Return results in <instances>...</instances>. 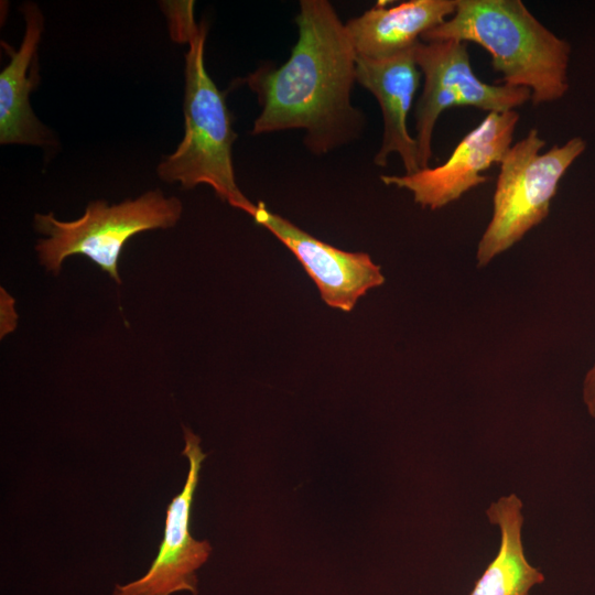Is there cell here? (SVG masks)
<instances>
[{
	"mask_svg": "<svg viewBox=\"0 0 595 595\" xmlns=\"http://www.w3.org/2000/svg\"><path fill=\"white\" fill-rule=\"evenodd\" d=\"M295 22L288 61L260 66L244 79L261 108L251 134L300 129L313 154H326L357 139L365 125L351 104L358 55L327 0H301Z\"/></svg>",
	"mask_w": 595,
	"mask_h": 595,
	"instance_id": "cell-1",
	"label": "cell"
},
{
	"mask_svg": "<svg viewBox=\"0 0 595 595\" xmlns=\"http://www.w3.org/2000/svg\"><path fill=\"white\" fill-rule=\"evenodd\" d=\"M171 39L188 44L185 54L183 101L184 137L175 151L162 158L156 167L161 180L180 183L184 190L209 185L234 208L252 215L257 204L240 191L232 162L237 133L226 94L217 88L204 61L207 26L197 23L194 1H163Z\"/></svg>",
	"mask_w": 595,
	"mask_h": 595,
	"instance_id": "cell-2",
	"label": "cell"
},
{
	"mask_svg": "<svg viewBox=\"0 0 595 595\" xmlns=\"http://www.w3.org/2000/svg\"><path fill=\"white\" fill-rule=\"evenodd\" d=\"M445 40L480 45L502 84L529 89L534 106L556 101L569 90L571 45L521 0H456L454 14L421 37Z\"/></svg>",
	"mask_w": 595,
	"mask_h": 595,
	"instance_id": "cell-3",
	"label": "cell"
},
{
	"mask_svg": "<svg viewBox=\"0 0 595 595\" xmlns=\"http://www.w3.org/2000/svg\"><path fill=\"white\" fill-rule=\"evenodd\" d=\"M544 145L538 129L532 128L510 147L500 162L491 219L477 247L479 267L512 247L547 218L560 180L586 149L581 137L541 153Z\"/></svg>",
	"mask_w": 595,
	"mask_h": 595,
	"instance_id": "cell-4",
	"label": "cell"
},
{
	"mask_svg": "<svg viewBox=\"0 0 595 595\" xmlns=\"http://www.w3.org/2000/svg\"><path fill=\"white\" fill-rule=\"evenodd\" d=\"M182 210L177 197H166L156 188L111 206L100 199L90 202L74 221L57 220L52 213L36 214L35 228L48 238L39 240L35 249L48 271L58 273L65 258L84 255L120 283L117 263L123 245L144 230L173 227Z\"/></svg>",
	"mask_w": 595,
	"mask_h": 595,
	"instance_id": "cell-5",
	"label": "cell"
},
{
	"mask_svg": "<svg viewBox=\"0 0 595 595\" xmlns=\"http://www.w3.org/2000/svg\"><path fill=\"white\" fill-rule=\"evenodd\" d=\"M415 63L423 75V89L415 107L419 164L430 166L432 137L441 113L453 107H475L489 112L515 110L531 91L480 80L473 71L467 45L456 40L415 44Z\"/></svg>",
	"mask_w": 595,
	"mask_h": 595,
	"instance_id": "cell-6",
	"label": "cell"
},
{
	"mask_svg": "<svg viewBox=\"0 0 595 595\" xmlns=\"http://www.w3.org/2000/svg\"><path fill=\"white\" fill-rule=\"evenodd\" d=\"M518 121L516 110L489 112L464 136L441 165L412 174L381 175L380 180L386 185L412 193L414 202L422 208H442L487 182L488 177L482 173L504 160Z\"/></svg>",
	"mask_w": 595,
	"mask_h": 595,
	"instance_id": "cell-7",
	"label": "cell"
},
{
	"mask_svg": "<svg viewBox=\"0 0 595 595\" xmlns=\"http://www.w3.org/2000/svg\"><path fill=\"white\" fill-rule=\"evenodd\" d=\"M185 446L182 454L188 459V473L182 491L166 508L164 534L158 554L149 570L138 580L116 584L110 595H172L180 592L198 593L197 570L208 560L212 547L191 533L193 498L202 463L201 439L184 428Z\"/></svg>",
	"mask_w": 595,
	"mask_h": 595,
	"instance_id": "cell-8",
	"label": "cell"
},
{
	"mask_svg": "<svg viewBox=\"0 0 595 595\" xmlns=\"http://www.w3.org/2000/svg\"><path fill=\"white\" fill-rule=\"evenodd\" d=\"M251 217L296 257L328 306L349 312L363 295L385 282L369 255L347 252L318 240L270 212L262 202L257 203Z\"/></svg>",
	"mask_w": 595,
	"mask_h": 595,
	"instance_id": "cell-9",
	"label": "cell"
},
{
	"mask_svg": "<svg viewBox=\"0 0 595 595\" xmlns=\"http://www.w3.org/2000/svg\"><path fill=\"white\" fill-rule=\"evenodd\" d=\"M413 48L382 58L357 56L356 66V82L375 96L382 115V141L374 162L383 167L389 155L397 153L404 174L421 170L418 143L407 125L421 78Z\"/></svg>",
	"mask_w": 595,
	"mask_h": 595,
	"instance_id": "cell-10",
	"label": "cell"
},
{
	"mask_svg": "<svg viewBox=\"0 0 595 595\" xmlns=\"http://www.w3.org/2000/svg\"><path fill=\"white\" fill-rule=\"evenodd\" d=\"M21 12L25 32L19 48L1 42L10 62L0 73V143L54 147L55 137L36 118L30 104V94L40 79L37 47L44 17L34 2H24Z\"/></svg>",
	"mask_w": 595,
	"mask_h": 595,
	"instance_id": "cell-11",
	"label": "cell"
},
{
	"mask_svg": "<svg viewBox=\"0 0 595 595\" xmlns=\"http://www.w3.org/2000/svg\"><path fill=\"white\" fill-rule=\"evenodd\" d=\"M455 10L456 0H409L390 8L378 2L345 24L358 56L382 58L414 47Z\"/></svg>",
	"mask_w": 595,
	"mask_h": 595,
	"instance_id": "cell-12",
	"label": "cell"
},
{
	"mask_svg": "<svg viewBox=\"0 0 595 595\" xmlns=\"http://www.w3.org/2000/svg\"><path fill=\"white\" fill-rule=\"evenodd\" d=\"M522 507L521 499L512 493L487 508L489 522L500 530V544L469 595H531L530 589L544 582L541 570L531 565L524 554Z\"/></svg>",
	"mask_w": 595,
	"mask_h": 595,
	"instance_id": "cell-13",
	"label": "cell"
},
{
	"mask_svg": "<svg viewBox=\"0 0 595 595\" xmlns=\"http://www.w3.org/2000/svg\"><path fill=\"white\" fill-rule=\"evenodd\" d=\"M582 392L586 409L595 420V363L585 376Z\"/></svg>",
	"mask_w": 595,
	"mask_h": 595,
	"instance_id": "cell-14",
	"label": "cell"
}]
</instances>
